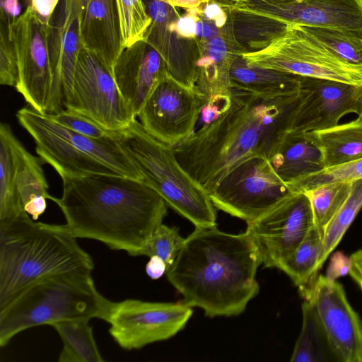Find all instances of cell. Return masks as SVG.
<instances>
[{"label": "cell", "instance_id": "6da1fadb", "mask_svg": "<svg viewBox=\"0 0 362 362\" xmlns=\"http://www.w3.org/2000/svg\"><path fill=\"white\" fill-rule=\"evenodd\" d=\"M54 197L67 230L77 238L100 241L112 250L142 256L168 214L164 199L143 180L115 175L65 177Z\"/></svg>", "mask_w": 362, "mask_h": 362}, {"label": "cell", "instance_id": "7a4b0ae2", "mask_svg": "<svg viewBox=\"0 0 362 362\" xmlns=\"http://www.w3.org/2000/svg\"><path fill=\"white\" fill-rule=\"evenodd\" d=\"M262 260L249 233L195 228L165 273L183 302L210 317L241 314L259 293Z\"/></svg>", "mask_w": 362, "mask_h": 362}, {"label": "cell", "instance_id": "3957f363", "mask_svg": "<svg viewBox=\"0 0 362 362\" xmlns=\"http://www.w3.org/2000/svg\"><path fill=\"white\" fill-rule=\"evenodd\" d=\"M298 94L270 98L233 88L228 109L173 147L179 163L209 193L241 163L268 158Z\"/></svg>", "mask_w": 362, "mask_h": 362}, {"label": "cell", "instance_id": "277c9868", "mask_svg": "<svg viewBox=\"0 0 362 362\" xmlns=\"http://www.w3.org/2000/svg\"><path fill=\"white\" fill-rule=\"evenodd\" d=\"M93 268L64 224L36 222L25 211L0 219V311L44 279Z\"/></svg>", "mask_w": 362, "mask_h": 362}, {"label": "cell", "instance_id": "5b68a950", "mask_svg": "<svg viewBox=\"0 0 362 362\" xmlns=\"http://www.w3.org/2000/svg\"><path fill=\"white\" fill-rule=\"evenodd\" d=\"M111 300L96 288L91 272L52 276L25 290L0 311V346L33 327L69 320H105Z\"/></svg>", "mask_w": 362, "mask_h": 362}, {"label": "cell", "instance_id": "8992f818", "mask_svg": "<svg viewBox=\"0 0 362 362\" xmlns=\"http://www.w3.org/2000/svg\"><path fill=\"white\" fill-rule=\"evenodd\" d=\"M16 118L34 140L37 154L62 179L107 174L143 180L116 138L95 139L77 133L28 105L18 110Z\"/></svg>", "mask_w": 362, "mask_h": 362}, {"label": "cell", "instance_id": "52a82bcc", "mask_svg": "<svg viewBox=\"0 0 362 362\" xmlns=\"http://www.w3.org/2000/svg\"><path fill=\"white\" fill-rule=\"evenodd\" d=\"M116 139L138 168L143 181L168 206L195 228L216 226V207L209 192L182 167L173 146L148 134L136 118L117 132Z\"/></svg>", "mask_w": 362, "mask_h": 362}, {"label": "cell", "instance_id": "ba28073f", "mask_svg": "<svg viewBox=\"0 0 362 362\" xmlns=\"http://www.w3.org/2000/svg\"><path fill=\"white\" fill-rule=\"evenodd\" d=\"M226 7L238 36L254 47L293 24L362 34V0H240Z\"/></svg>", "mask_w": 362, "mask_h": 362}, {"label": "cell", "instance_id": "9c48e42d", "mask_svg": "<svg viewBox=\"0 0 362 362\" xmlns=\"http://www.w3.org/2000/svg\"><path fill=\"white\" fill-rule=\"evenodd\" d=\"M240 56L248 64L263 69L362 86V66L339 59L298 25H289L262 47Z\"/></svg>", "mask_w": 362, "mask_h": 362}, {"label": "cell", "instance_id": "30bf717a", "mask_svg": "<svg viewBox=\"0 0 362 362\" xmlns=\"http://www.w3.org/2000/svg\"><path fill=\"white\" fill-rule=\"evenodd\" d=\"M293 192L267 157L255 156L230 170L209 194L216 209L247 224Z\"/></svg>", "mask_w": 362, "mask_h": 362}, {"label": "cell", "instance_id": "8fae6325", "mask_svg": "<svg viewBox=\"0 0 362 362\" xmlns=\"http://www.w3.org/2000/svg\"><path fill=\"white\" fill-rule=\"evenodd\" d=\"M192 313V307L183 301L125 299L111 301L104 320L109 323L108 332L115 341L130 351L174 337L185 327Z\"/></svg>", "mask_w": 362, "mask_h": 362}, {"label": "cell", "instance_id": "7c38bea8", "mask_svg": "<svg viewBox=\"0 0 362 362\" xmlns=\"http://www.w3.org/2000/svg\"><path fill=\"white\" fill-rule=\"evenodd\" d=\"M64 109L79 112L113 132L127 128L136 118L111 69L83 47L78 55L71 98Z\"/></svg>", "mask_w": 362, "mask_h": 362}, {"label": "cell", "instance_id": "4fadbf2b", "mask_svg": "<svg viewBox=\"0 0 362 362\" xmlns=\"http://www.w3.org/2000/svg\"><path fill=\"white\" fill-rule=\"evenodd\" d=\"M205 96L169 74L156 87L136 117L144 130L160 141L175 147L195 130Z\"/></svg>", "mask_w": 362, "mask_h": 362}, {"label": "cell", "instance_id": "5bb4252c", "mask_svg": "<svg viewBox=\"0 0 362 362\" xmlns=\"http://www.w3.org/2000/svg\"><path fill=\"white\" fill-rule=\"evenodd\" d=\"M247 225L246 230L258 249L262 264L279 268L315 226L309 197L305 192H293Z\"/></svg>", "mask_w": 362, "mask_h": 362}, {"label": "cell", "instance_id": "9a60e30c", "mask_svg": "<svg viewBox=\"0 0 362 362\" xmlns=\"http://www.w3.org/2000/svg\"><path fill=\"white\" fill-rule=\"evenodd\" d=\"M48 28L29 5L10 28L19 70L16 89L28 105L42 113L49 112L52 94Z\"/></svg>", "mask_w": 362, "mask_h": 362}, {"label": "cell", "instance_id": "2e32d148", "mask_svg": "<svg viewBox=\"0 0 362 362\" xmlns=\"http://www.w3.org/2000/svg\"><path fill=\"white\" fill-rule=\"evenodd\" d=\"M362 86L301 77L298 99L281 132L305 134L338 124L346 114H357Z\"/></svg>", "mask_w": 362, "mask_h": 362}, {"label": "cell", "instance_id": "e0dca14e", "mask_svg": "<svg viewBox=\"0 0 362 362\" xmlns=\"http://www.w3.org/2000/svg\"><path fill=\"white\" fill-rule=\"evenodd\" d=\"M314 310L329 348L343 362H362V322L341 284L317 276L305 296Z\"/></svg>", "mask_w": 362, "mask_h": 362}, {"label": "cell", "instance_id": "ac0fdd59", "mask_svg": "<svg viewBox=\"0 0 362 362\" xmlns=\"http://www.w3.org/2000/svg\"><path fill=\"white\" fill-rule=\"evenodd\" d=\"M112 72L136 117L153 90L169 74L160 54L144 40L124 47Z\"/></svg>", "mask_w": 362, "mask_h": 362}, {"label": "cell", "instance_id": "d6986e66", "mask_svg": "<svg viewBox=\"0 0 362 362\" xmlns=\"http://www.w3.org/2000/svg\"><path fill=\"white\" fill-rule=\"evenodd\" d=\"M57 9V8H56ZM78 18L67 19L62 0L48 28L47 45L52 76L49 114L57 112L69 103L78 55L82 47Z\"/></svg>", "mask_w": 362, "mask_h": 362}, {"label": "cell", "instance_id": "ffe728a7", "mask_svg": "<svg viewBox=\"0 0 362 362\" xmlns=\"http://www.w3.org/2000/svg\"><path fill=\"white\" fill-rule=\"evenodd\" d=\"M196 87L206 102L231 99L230 69L234 61L246 48L236 39L231 18L220 29L219 34L209 42L197 45Z\"/></svg>", "mask_w": 362, "mask_h": 362}, {"label": "cell", "instance_id": "44dd1931", "mask_svg": "<svg viewBox=\"0 0 362 362\" xmlns=\"http://www.w3.org/2000/svg\"><path fill=\"white\" fill-rule=\"evenodd\" d=\"M83 47L98 56L112 71L124 49L115 0H90L80 23Z\"/></svg>", "mask_w": 362, "mask_h": 362}, {"label": "cell", "instance_id": "7402d4cb", "mask_svg": "<svg viewBox=\"0 0 362 362\" xmlns=\"http://www.w3.org/2000/svg\"><path fill=\"white\" fill-rule=\"evenodd\" d=\"M268 159L286 185L324 168L320 149L305 134L290 132L278 133Z\"/></svg>", "mask_w": 362, "mask_h": 362}, {"label": "cell", "instance_id": "603a6c76", "mask_svg": "<svg viewBox=\"0 0 362 362\" xmlns=\"http://www.w3.org/2000/svg\"><path fill=\"white\" fill-rule=\"evenodd\" d=\"M16 187L25 211L36 221L47 209V199H54L48 192L49 185L40 157L33 156L14 136Z\"/></svg>", "mask_w": 362, "mask_h": 362}, {"label": "cell", "instance_id": "cb8c5ba5", "mask_svg": "<svg viewBox=\"0 0 362 362\" xmlns=\"http://www.w3.org/2000/svg\"><path fill=\"white\" fill-rule=\"evenodd\" d=\"M301 77L248 64L240 56L230 69L232 88L270 98L297 95Z\"/></svg>", "mask_w": 362, "mask_h": 362}, {"label": "cell", "instance_id": "d4e9b609", "mask_svg": "<svg viewBox=\"0 0 362 362\" xmlns=\"http://www.w3.org/2000/svg\"><path fill=\"white\" fill-rule=\"evenodd\" d=\"M320 151L324 168L362 158V118L304 134Z\"/></svg>", "mask_w": 362, "mask_h": 362}, {"label": "cell", "instance_id": "484cf974", "mask_svg": "<svg viewBox=\"0 0 362 362\" xmlns=\"http://www.w3.org/2000/svg\"><path fill=\"white\" fill-rule=\"evenodd\" d=\"M322 239L317 228L312 227L297 248L279 265L298 287L304 298L317 277V264L320 254Z\"/></svg>", "mask_w": 362, "mask_h": 362}, {"label": "cell", "instance_id": "4316f807", "mask_svg": "<svg viewBox=\"0 0 362 362\" xmlns=\"http://www.w3.org/2000/svg\"><path fill=\"white\" fill-rule=\"evenodd\" d=\"M90 320H69L52 325L59 334L63 347L59 362H103L94 339Z\"/></svg>", "mask_w": 362, "mask_h": 362}, {"label": "cell", "instance_id": "83f0119b", "mask_svg": "<svg viewBox=\"0 0 362 362\" xmlns=\"http://www.w3.org/2000/svg\"><path fill=\"white\" fill-rule=\"evenodd\" d=\"M13 134L9 124H0V219L17 216L25 211L16 187V157Z\"/></svg>", "mask_w": 362, "mask_h": 362}, {"label": "cell", "instance_id": "f1b7e54d", "mask_svg": "<svg viewBox=\"0 0 362 362\" xmlns=\"http://www.w3.org/2000/svg\"><path fill=\"white\" fill-rule=\"evenodd\" d=\"M302 327L295 344L291 362H321L325 360L327 342L311 303L302 304Z\"/></svg>", "mask_w": 362, "mask_h": 362}, {"label": "cell", "instance_id": "f546056e", "mask_svg": "<svg viewBox=\"0 0 362 362\" xmlns=\"http://www.w3.org/2000/svg\"><path fill=\"white\" fill-rule=\"evenodd\" d=\"M362 207V179L351 182L349 196L327 226L322 242L317 271L339 244Z\"/></svg>", "mask_w": 362, "mask_h": 362}, {"label": "cell", "instance_id": "4dcf8cb0", "mask_svg": "<svg viewBox=\"0 0 362 362\" xmlns=\"http://www.w3.org/2000/svg\"><path fill=\"white\" fill-rule=\"evenodd\" d=\"M351 189V182H335L305 192L310 200L314 225L322 239L327 226L349 196Z\"/></svg>", "mask_w": 362, "mask_h": 362}, {"label": "cell", "instance_id": "1f68e13d", "mask_svg": "<svg viewBox=\"0 0 362 362\" xmlns=\"http://www.w3.org/2000/svg\"><path fill=\"white\" fill-rule=\"evenodd\" d=\"M300 26L339 59L362 66V34L339 29Z\"/></svg>", "mask_w": 362, "mask_h": 362}, {"label": "cell", "instance_id": "d6a6232c", "mask_svg": "<svg viewBox=\"0 0 362 362\" xmlns=\"http://www.w3.org/2000/svg\"><path fill=\"white\" fill-rule=\"evenodd\" d=\"M358 179H362V158L323 168L287 185L293 192H305L323 185Z\"/></svg>", "mask_w": 362, "mask_h": 362}, {"label": "cell", "instance_id": "836d02e7", "mask_svg": "<svg viewBox=\"0 0 362 362\" xmlns=\"http://www.w3.org/2000/svg\"><path fill=\"white\" fill-rule=\"evenodd\" d=\"M124 47L144 40L151 23L144 0H115Z\"/></svg>", "mask_w": 362, "mask_h": 362}, {"label": "cell", "instance_id": "e575fe53", "mask_svg": "<svg viewBox=\"0 0 362 362\" xmlns=\"http://www.w3.org/2000/svg\"><path fill=\"white\" fill-rule=\"evenodd\" d=\"M185 240L177 228L162 223L147 241L142 256L160 257L165 262L168 270L177 258Z\"/></svg>", "mask_w": 362, "mask_h": 362}, {"label": "cell", "instance_id": "d590c367", "mask_svg": "<svg viewBox=\"0 0 362 362\" xmlns=\"http://www.w3.org/2000/svg\"><path fill=\"white\" fill-rule=\"evenodd\" d=\"M47 115L57 123L77 133L95 138H117V132L108 130L90 118L68 109Z\"/></svg>", "mask_w": 362, "mask_h": 362}, {"label": "cell", "instance_id": "8d00e7d4", "mask_svg": "<svg viewBox=\"0 0 362 362\" xmlns=\"http://www.w3.org/2000/svg\"><path fill=\"white\" fill-rule=\"evenodd\" d=\"M18 81V57L10 29L0 25V83L16 88Z\"/></svg>", "mask_w": 362, "mask_h": 362}, {"label": "cell", "instance_id": "74e56055", "mask_svg": "<svg viewBox=\"0 0 362 362\" xmlns=\"http://www.w3.org/2000/svg\"><path fill=\"white\" fill-rule=\"evenodd\" d=\"M202 11V7L187 9V12L182 16H179L176 21L172 18L168 23V28L182 38L194 40L197 23Z\"/></svg>", "mask_w": 362, "mask_h": 362}, {"label": "cell", "instance_id": "f35d334b", "mask_svg": "<svg viewBox=\"0 0 362 362\" xmlns=\"http://www.w3.org/2000/svg\"><path fill=\"white\" fill-rule=\"evenodd\" d=\"M220 29L214 21L204 18L202 11L200 18L197 23L194 38L196 45H199L209 42L219 34Z\"/></svg>", "mask_w": 362, "mask_h": 362}, {"label": "cell", "instance_id": "ab89813d", "mask_svg": "<svg viewBox=\"0 0 362 362\" xmlns=\"http://www.w3.org/2000/svg\"><path fill=\"white\" fill-rule=\"evenodd\" d=\"M59 1L60 0H30L29 6L43 23L49 25Z\"/></svg>", "mask_w": 362, "mask_h": 362}, {"label": "cell", "instance_id": "60d3db41", "mask_svg": "<svg viewBox=\"0 0 362 362\" xmlns=\"http://www.w3.org/2000/svg\"><path fill=\"white\" fill-rule=\"evenodd\" d=\"M349 258L340 252H335L331 259L327 268L326 276L332 280H336L349 272Z\"/></svg>", "mask_w": 362, "mask_h": 362}, {"label": "cell", "instance_id": "b9f144b4", "mask_svg": "<svg viewBox=\"0 0 362 362\" xmlns=\"http://www.w3.org/2000/svg\"><path fill=\"white\" fill-rule=\"evenodd\" d=\"M19 0H0V25L10 29L18 18Z\"/></svg>", "mask_w": 362, "mask_h": 362}, {"label": "cell", "instance_id": "7bdbcfd3", "mask_svg": "<svg viewBox=\"0 0 362 362\" xmlns=\"http://www.w3.org/2000/svg\"><path fill=\"white\" fill-rule=\"evenodd\" d=\"M202 9L203 16L214 21L218 28H223L228 20L226 13L219 3L209 1L204 7H202Z\"/></svg>", "mask_w": 362, "mask_h": 362}, {"label": "cell", "instance_id": "ee69618b", "mask_svg": "<svg viewBox=\"0 0 362 362\" xmlns=\"http://www.w3.org/2000/svg\"><path fill=\"white\" fill-rule=\"evenodd\" d=\"M66 18L69 20L78 18L81 23L86 8L90 0H62Z\"/></svg>", "mask_w": 362, "mask_h": 362}, {"label": "cell", "instance_id": "f6af8a7d", "mask_svg": "<svg viewBox=\"0 0 362 362\" xmlns=\"http://www.w3.org/2000/svg\"><path fill=\"white\" fill-rule=\"evenodd\" d=\"M349 274L362 291V249L354 252L349 257Z\"/></svg>", "mask_w": 362, "mask_h": 362}, {"label": "cell", "instance_id": "bcb514c9", "mask_svg": "<svg viewBox=\"0 0 362 362\" xmlns=\"http://www.w3.org/2000/svg\"><path fill=\"white\" fill-rule=\"evenodd\" d=\"M146 265V272L152 279H158L165 274L168 267L165 262L158 256H151Z\"/></svg>", "mask_w": 362, "mask_h": 362}, {"label": "cell", "instance_id": "7dc6e473", "mask_svg": "<svg viewBox=\"0 0 362 362\" xmlns=\"http://www.w3.org/2000/svg\"><path fill=\"white\" fill-rule=\"evenodd\" d=\"M172 6H178L185 8L187 9H193L202 7L203 4H206L209 0H165Z\"/></svg>", "mask_w": 362, "mask_h": 362}, {"label": "cell", "instance_id": "c3c4849f", "mask_svg": "<svg viewBox=\"0 0 362 362\" xmlns=\"http://www.w3.org/2000/svg\"><path fill=\"white\" fill-rule=\"evenodd\" d=\"M357 115L359 117L362 118V97L360 100V102H359V105H358V112H357Z\"/></svg>", "mask_w": 362, "mask_h": 362}, {"label": "cell", "instance_id": "681fc988", "mask_svg": "<svg viewBox=\"0 0 362 362\" xmlns=\"http://www.w3.org/2000/svg\"><path fill=\"white\" fill-rule=\"evenodd\" d=\"M226 1H238L240 0H226Z\"/></svg>", "mask_w": 362, "mask_h": 362}]
</instances>
